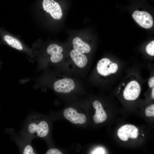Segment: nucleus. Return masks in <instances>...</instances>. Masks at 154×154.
Here are the masks:
<instances>
[{
  "label": "nucleus",
  "instance_id": "nucleus-2",
  "mask_svg": "<svg viewBox=\"0 0 154 154\" xmlns=\"http://www.w3.org/2000/svg\"><path fill=\"white\" fill-rule=\"evenodd\" d=\"M118 68V66L116 63L110 61L108 58H104L98 61L96 68L99 74L107 76L116 72Z\"/></svg>",
  "mask_w": 154,
  "mask_h": 154
},
{
  "label": "nucleus",
  "instance_id": "nucleus-17",
  "mask_svg": "<svg viewBox=\"0 0 154 154\" xmlns=\"http://www.w3.org/2000/svg\"><path fill=\"white\" fill-rule=\"evenodd\" d=\"M46 154H62L61 152L57 149L52 148L49 149Z\"/></svg>",
  "mask_w": 154,
  "mask_h": 154
},
{
  "label": "nucleus",
  "instance_id": "nucleus-6",
  "mask_svg": "<svg viewBox=\"0 0 154 154\" xmlns=\"http://www.w3.org/2000/svg\"><path fill=\"white\" fill-rule=\"evenodd\" d=\"M44 10L49 13L56 19H60L62 15V10L59 4L53 0H44L42 3Z\"/></svg>",
  "mask_w": 154,
  "mask_h": 154
},
{
  "label": "nucleus",
  "instance_id": "nucleus-21",
  "mask_svg": "<svg viewBox=\"0 0 154 154\" xmlns=\"http://www.w3.org/2000/svg\"><path fill=\"white\" fill-rule=\"evenodd\" d=\"M141 135H143V136H144V135L143 134H142Z\"/></svg>",
  "mask_w": 154,
  "mask_h": 154
},
{
  "label": "nucleus",
  "instance_id": "nucleus-11",
  "mask_svg": "<svg viewBox=\"0 0 154 154\" xmlns=\"http://www.w3.org/2000/svg\"><path fill=\"white\" fill-rule=\"evenodd\" d=\"M93 106L96 110L93 118L95 123H98L104 121L107 116L101 103L98 100H95L93 102Z\"/></svg>",
  "mask_w": 154,
  "mask_h": 154
},
{
  "label": "nucleus",
  "instance_id": "nucleus-3",
  "mask_svg": "<svg viewBox=\"0 0 154 154\" xmlns=\"http://www.w3.org/2000/svg\"><path fill=\"white\" fill-rule=\"evenodd\" d=\"M141 91L140 85L138 82L131 80L126 85L123 92L124 98L129 101L136 99L139 96Z\"/></svg>",
  "mask_w": 154,
  "mask_h": 154
},
{
  "label": "nucleus",
  "instance_id": "nucleus-7",
  "mask_svg": "<svg viewBox=\"0 0 154 154\" xmlns=\"http://www.w3.org/2000/svg\"><path fill=\"white\" fill-rule=\"evenodd\" d=\"M75 87L74 81L69 78H64L56 81L54 84L55 90L58 92L68 93Z\"/></svg>",
  "mask_w": 154,
  "mask_h": 154
},
{
  "label": "nucleus",
  "instance_id": "nucleus-10",
  "mask_svg": "<svg viewBox=\"0 0 154 154\" xmlns=\"http://www.w3.org/2000/svg\"><path fill=\"white\" fill-rule=\"evenodd\" d=\"M63 51L62 48L55 44H51L47 49V53L51 55V61L53 63H57L63 59V55L62 53Z\"/></svg>",
  "mask_w": 154,
  "mask_h": 154
},
{
  "label": "nucleus",
  "instance_id": "nucleus-18",
  "mask_svg": "<svg viewBox=\"0 0 154 154\" xmlns=\"http://www.w3.org/2000/svg\"><path fill=\"white\" fill-rule=\"evenodd\" d=\"M148 84L149 87L152 88L154 87V77L150 78L148 80Z\"/></svg>",
  "mask_w": 154,
  "mask_h": 154
},
{
  "label": "nucleus",
  "instance_id": "nucleus-1",
  "mask_svg": "<svg viewBox=\"0 0 154 154\" xmlns=\"http://www.w3.org/2000/svg\"><path fill=\"white\" fill-rule=\"evenodd\" d=\"M48 123L36 115L28 118L21 130V136L31 141L36 138H44L48 134Z\"/></svg>",
  "mask_w": 154,
  "mask_h": 154
},
{
  "label": "nucleus",
  "instance_id": "nucleus-5",
  "mask_svg": "<svg viewBox=\"0 0 154 154\" xmlns=\"http://www.w3.org/2000/svg\"><path fill=\"white\" fill-rule=\"evenodd\" d=\"M132 16L139 25L144 28L149 29L153 25V18L147 12L136 10L133 12Z\"/></svg>",
  "mask_w": 154,
  "mask_h": 154
},
{
  "label": "nucleus",
  "instance_id": "nucleus-15",
  "mask_svg": "<svg viewBox=\"0 0 154 154\" xmlns=\"http://www.w3.org/2000/svg\"><path fill=\"white\" fill-rule=\"evenodd\" d=\"M145 114L147 117H154V104H152L147 107L145 111Z\"/></svg>",
  "mask_w": 154,
  "mask_h": 154
},
{
  "label": "nucleus",
  "instance_id": "nucleus-20",
  "mask_svg": "<svg viewBox=\"0 0 154 154\" xmlns=\"http://www.w3.org/2000/svg\"><path fill=\"white\" fill-rule=\"evenodd\" d=\"M151 96L153 98H154V88H152L151 92Z\"/></svg>",
  "mask_w": 154,
  "mask_h": 154
},
{
  "label": "nucleus",
  "instance_id": "nucleus-14",
  "mask_svg": "<svg viewBox=\"0 0 154 154\" xmlns=\"http://www.w3.org/2000/svg\"><path fill=\"white\" fill-rule=\"evenodd\" d=\"M4 40L13 48L19 50L23 49V46L21 43L17 39L11 36L6 35L4 37Z\"/></svg>",
  "mask_w": 154,
  "mask_h": 154
},
{
  "label": "nucleus",
  "instance_id": "nucleus-12",
  "mask_svg": "<svg viewBox=\"0 0 154 154\" xmlns=\"http://www.w3.org/2000/svg\"><path fill=\"white\" fill-rule=\"evenodd\" d=\"M70 55L74 62L79 67L83 68L86 65L88 60L86 56L77 50H72Z\"/></svg>",
  "mask_w": 154,
  "mask_h": 154
},
{
  "label": "nucleus",
  "instance_id": "nucleus-13",
  "mask_svg": "<svg viewBox=\"0 0 154 154\" xmlns=\"http://www.w3.org/2000/svg\"><path fill=\"white\" fill-rule=\"evenodd\" d=\"M72 43L74 49L82 53H88L90 51V46L78 37H76L73 39Z\"/></svg>",
  "mask_w": 154,
  "mask_h": 154
},
{
  "label": "nucleus",
  "instance_id": "nucleus-16",
  "mask_svg": "<svg viewBox=\"0 0 154 154\" xmlns=\"http://www.w3.org/2000/svg\"><path fill=\"white\" fill-rule=\"evenodd\" d=\"M146 50L147 53L149 55L154 56V41L153 40L149 43L146 48Z\"/></svg>",
  "mask_w": 154,
  "mask_h": 154
},
{
  "label": "nucleus",
  "instance_id": "nucleus-19",
  "mask_svg": "<svg viewBox=\"0 0 154 154\" xmlns=\"http://www.w3.org/2000/svg\"><path fill=\"white\" fill-rule=\"evenodd\" d=\"M103 150L101 149H98L96 150L93 154H103Z\"/></svg>",
  "mask_w": 154,
  "mask_h": 154
},
{
  "label": "nucleus",
  "instance_id": "nucleus-9",
  "mask_svg": "<svg viewBox=\"0 0 154 154\" xmlns=\"http://www.w3.org/2000/svg\"><path fill=\"white\" fill-rule=\"evenodd\" d=\"M14 141L23 149L22 154H36L31 144V140L21 136L12 135Z\"/></svg>",
  "mask_w": 154,
  "mask_h": 154
},
{
  "label": "nucleus",
  "instance_id": "nucleus-8",
  "mask_svg": "<svg viewBox=\"0 0 154 154\" xmlns=\"http://www.w3.org/2000/svg\"><path fill=\"white\" fill-rule=\"evenodd\" d=\"M63 115L66 119L74 124H83L86 120V117L84 114L78 113L75 109L71 108L66 109Z\"/></svg>",
  "mask_w": 154,
  "mask_h": 154
},
{
  "label": "nucleus",
  "instance_id": "nucleus-4",
  "mask_svg": "<svg viewBox=\"0 0 154 154\" xmlns=\"http://www.w3.org/2000/svg\"><path fill=\"white\" fill-rule=\"evenodd\" d=\"M139 130L134 125L126 124L122 126L118 129L117 135L120 139L124 141L128 140L129 138L133 139L137 137Z\"/></svg>",
  "mask_w": 154,
  "mask_h": 154
}]
</instances>
